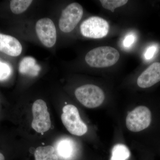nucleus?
I'll return each instance as SVG.
<instances>
[{
    "instance_id": "19",
    "label": "nucleus",
    "mask_w": 160,
    "mask_h": 160,
    "mask_svg": "<svg viewBox=\"0 0 160 160\" xmlns=\"http://www.w3.org/2000/svg\"><path fill=\"white\" fill-rule=\"evenodd\" d=\"M135 40L134 36L130 34L127 35L124 41V46L126 47H129L133 44Z\"/></svg>"
},
{
    "instance_id": "12",
    "label": "nucleus",
    "mask_w": 160,
    "mask_h": 160,
    "mask_svg": "<svg viewBox=\"0 0 160 160\" xmlns=\"http://www.w3.org/2000/svg\"><path fill=\"white\" fill-rule=\"evenodd\" d=\"M41 70V67L36 63L34 58L26 57L20 62L19 71L21 74L36 76Z\"/></svg>"
},
{
    "instance_id": "8",
    "label": "nucleus",
    "mask_w": 160,
    "mask_h": 160,
    "mask_svg": "<svg viewBox=\"0 0 160 160\" xmlns=\"http://www.w3.org/2000/svg\"><path fill=\"white\" fill-rule=\"evenodd\" d=\"M36 31L43 45L48 48L54 46L57 40L56 29L50 19L44 18L39 20L36 25Z\"/></svg>"
},
{
    "instance_id": "9",
    "label": "nucleus",
    "mask_w": 160,
    "mask_h": 160,
    "mask_svg": "<svg viewBox=\"0 0 160 160\" xmlns=\"http://www.w3.org/2000/svg\"><path fill=\"white\" fill-rule=\"evenodd\" d=\"M160 81V63L152 64L142 73L137 80L138 86L140 88L151 87Z\"/></svg>"
},
{
    "instance_id": "7",
    "label": "nucleus",
    "mask_w": 160,
    "mask_h": 160,
    "mask_svg": "<svg viewBox=\"0 0 160 160\" xmlns=\"http://www.w3.org/2000/svg\"><path fill=\"white\" fill-rule=\"evenodd\" d=\"M83 14L82 7L79 3H72L67 6L62 12L59 21L61 31L69 32L74 29L79 22Z\"/></svg>"
},
{
    "instance_id": "14",
    "label": "nucleus",
    "mask_w": 160,
    "mask_h": 160,
    "mask_svg": "<svg viewBox=\"0 0 160 160\" xmlns=\"http://www.w3.org/2000/svg\"><path fill=\"white\" fill-rule=\"evenodd\" d=\"M130 155V151L127 146L123 144H117L112 150L110 160H127Z\"/></svg>"
},
{
    "instance_id": "4",
    "label": "nucleus",
    "mask_w": 160,
    "mask_h": 160,
    "mask_svg": "<svg viewBox=\"0 0 160 160\" xmlns=\"http://www.w3.org/2000/svg\"><path fill=\"white\" fill-rule=\"evenodd\" d=\"M151 112L149 108L139 106L130 112L126 118V126L129 131L138 132L148 128L151 122Z\"/></svg>"
},
{
    "instance_id": "2",
    "label": "nucleus",
    "mask_w": 160,
    "mask_h": 160,
    "mask_svg": "<svg viewBox=\"0 0 160 160\" xmlns=\"http://www.w3.org/2000/svg\"><path fill=\"white\" fill-rule=\"evenodd\" d=\"M62 111L61 119L67 130L71 134L78 136L86 134L88 127L81 119L77 108L69 104L63 107Z\"/></svg>"
},
{
    "instance_id": "5",
    "label": "nucleus",
    "mask_w": 160,
    "mask_h": 160,
    "mask_svg": "<svg viewBox=\"0 0 160 160\" xmlns=\"http://www.w3.org/2000/svg\"><path fill=\"white\" fill-rule=\"evenodd\" d=\"M33 120L31 126L32 129L38 133L48 131L51 126L50 114L45 101L42 99L36 100L32 105Z\"/></svg>"
},
{
    "instance_id": "3",
    "label": "nucleus",
    "mask_w": 160,
    "mask_h": 160,
    "mask_svg": "<svg viewBox=\"0 0 160 160\" xmlns=\"http://www.w3.org/2000/svg\"><path fill=\"white\" fill-rule=\"evenodd\" d=\"M75 95L81 104L89 108L98 107L105 100L103 90L98 86L91 84L78 87L75 91Z\"/></svg>"
},
{
    "instance_id": "20",
    "label": "nucleus",
    "mask_w": 160,
    "mask_h": 160,
    "mask_svg": "<svg viewBox=\"0 0 160 160\" xmlns=\"http://www.w3.org/2000/svg\"><path fill=\"white\" fill-rule=\"evenodd\" d=\"M0 160H5V156L1 152H0Z\"/></svg>"
},
{
    "instance_id": "16",
    "label": "nucleus",
    "mask_w": 160,
    "mask_h": 160,
    "mask_svg": "<svg viewBox=\"0 0 160 160\" xmlns=\"http://www.w3.org/2000/svg\"><path fill=\"white\" fill-rule=\"evenodd\" d=\"M103 8L114 12L115 9L126 5L128 2L127 0H101Z\"/></svg>"
},
{
    "instance_id": "18",
    "label": "nucleus",
    "mask_w": 160,
    "mask_h": 160,
    "mask_svg": "<svg viewBox=\"0 0 160 160\" xmlns=\"http://www.w3.org/2000/svg\"><path fill=\"white\" fill-rule=\"evenodd\" d=\"M157 49V47L155 46H152L149 47L146 50L145 54V58L146 59L149 60L153 57Z\"/></svg>"
},
{
    "instance_id": "15",
    "label": "nucleus",
    "mask_w": 160,
    "mask_h": 160,
    "mask_svg": "<svg viewBox=\"0 0 160 160\" xmlns=\"http://www.w3.org/2000/svg\"><path fill=\"white\" fill-rule=\"evenodd\" d=\"M32 2L31 0H12L10 2V9L14 14H21L28 9Z\"/></svg>"
},
{
    "instance_id": "6",
    "label": "nucleus",
    "mask_w": 160,
    "mask_h": 160,
    "mask_svg": "<svg viewBox=\"0 0 160 160\" xmlns=\"http://www.w3.org/2000/svg\"><path fill=\"white\" fill-rule=\"evenodd\" d=\"M109 23L106 20L92 17L84 21L80 26V31L83 36L90 38H102L109 32Z\"/></svg>"
},
{
    "instance_id": "11",
    "label": "nucleus",
    "mask_w": 160,
    "mask_h": 160,
    "mask_svg": "<svg viewBox=\"0 0 160 160\" xmlns=\"http://www.w3.org/2000/svg\"><path fill=\"white\" fill-rule=\"evenodd\" d=\"M54 148L58 158L67 160L70 159L74 154L76 145L71 139L63 138L58 141Z\"/></svg>"
},
{
    "instance_id": "13",
    "label": "nucleus",
    "mask_w": 160,
    "mask_h": 160,
    "mask_svg": "<svg viewBox=\"0 0 160 160\" xmlns=\"http://www.w3.org/2000/svg\"><path fill=\"white\" fill-rule=\"evenodd\" d=\"M35 160H58L54 147L51 146H39L35 150Z\"/></svg>"
},
{
    "instance_id": "10",
    "label": "nucleus",
    "mask_w": 160,
    "mask_h": 160,
    "mask_svg": "<svg viewBox=\"0 0 160 160\" xmlns=\"http://www.w3.org/2000/svg\"><path fill=\"white\" fill-rule=\"evenodd\" d=\"M22 50V45L16 38L0 33V51L10 56L17 57Z\"/></svg>"
},
{
    "instance_id": "17",
    "label": "nucleus",
    "mask_w": 160,
    "mask_h": 160,
    "mask_svg": "<svg viewBox=\"0 0 160 160\" xmlns=\"http://www.w3.org/2000/svg\"><path fill=\"white\" fill-rule=\"evenodd\" d=\"M11 66L8 63L0 61V81L7 79L11 75Z\"/></svg>"
},
{
    "instance_id": "1",
    "label": "nucleus",
    "mask_w": 160,
    "mask_h": 160,
    "mask_svg": "<svg viewBox=\"0 0 160 160\" xmlns=\"http://www.w3.org/2000/svg\"><path fill=\"white\" fill-rule=\"evenodd\" d=\"M119 58V52L116 49L110 46H102L89 51L85 60L91 67L106 68L115 65Z\"/></svg>"
}]
</instances>
